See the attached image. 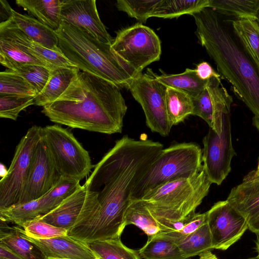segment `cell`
<instances>
[{
    "label": "cell",
    "instance_id": "obj_49",
    "mask_svg": "<svg viewBox=\"0 0 259 259\" xmlns=\"http://www.w3.org/2000/svg\"><path fill=\"white\" fill-rule=\"evenodd\" d=\"M254 171L255 175L256 176L259 177V161H258V165H257V169L256 170H254Z\"/></svg>",
    "mask_w": 259,
    "mask_h": 259
},
{
    "label": "cell",
    "instance_id": "obj_18",
    "mask_svg": "<svg viewBox=\"0 0 259 259\" xmlns=\"http://www.w3.org/2000/svg\"><path fill=\"white\" fill-rule=\"evenodd\" d=\"M0 31L4 32L11 38L25 47L32 55L55 69L76 67L62 53L48 49L27 36L17 27L11 18L0 23Z\"/></svg>",
    "mask_w": 259,
    "mask_h": 259
},
{
    "label": "cell",
    "instance_id": "obj_1",
    "mask_svg": "<svg viewBox=\"0 0 259 259\" xmlns=\"http://www.w3.org/2000/svg\"><path fill=\"white\" fill-rule=\"evenodd\" d=\"M163 149L159 142L125 135L94 166L84 184L98 195L100 232L110 235L123 232L134 188Z\"/></svg>",
    "mask_w": 259,
    "mask_h": 259
},
{
    "label": "cell",
    "instance_id": "obj_43",
    "mask_svg": "<svg viewBox=\"0 0 259 259\" xmlns=\"http://www.w3.org/2000/svg\"><path fill=\"white\" fill-rule=\"evenodd\" d=\"M200 78L207 80L212 77L220 78L221 75L217 73L210 65L206 62H202L197 65L195 69Z\"/></svg>",
    "mask_w": 259,
    "mask_h": 259
},
{
    "label": "cell",
    "instance_id": "obj_40",
    "mask_svg": "<svg viewBox=\"0 0 259 259\" xmlns=\"http://www.w3.org/2000/svg\"><path fill=\"white\" fill-rule=\"evenodd\" d=\"M22 231L27 236L34 239H48L67 235V229L55 227L43 222L37 217L26 222Z\"/></svg>",
    "mask_w": 259,
    "mask_h": 259
},
{
    "label": "cell",
    "instance_id": "obj_5",
    "mask_svg": "<svg viewBox=\"0 0 259 259\" xmlns=\"http://www.w3.org/2000/svg\"><path fill=\"white\" fill-rule=\"evenodd\" d=\"M212 183L202 167L196 175L162 184L144 195L142 200L158 222L161 232L194 214L208 194Z\"/></svg>",
    "mask_w": 259,
    "mask_h": 259
},
{
    "label": "cell",
    "instance_id": "obj_16",
    "mask_svg": "<svg viewBox=\"0 0 259 259\" xmlns=\"http://www.w3.org/2000/svg\"><path fill=\"white\" fill-rule=\"evenodd\" d=\"M20 230L25 236L34 243L46 257L60 259H95V254L88 244L74 239L68 235L48 239L30 238Z\"/></svg>",
    "mask_w": 259,
    "mask_h": 259
},
{
    "label": "cell",
    "instance_id": "obj_32",
    "mask_svg": "<svg viewBox=\"0 0 259 259\" xmlns=\"http://www.w3.org/2000/svg\"><path fill=\"white\" fill-rule=\"evenodd\" d=\"M89 245L99 259H141L138 251L126 247L120 238L96 241Z\"/></svg>",
    "mask_w": 259,
    "mask_h": 259
},
{
    "label": "cell",
    "instance_id": "obj_13",
    "mask_svg": "<svg viewBox=\"0 0 259 259\" xmlns=\"http://www.w3.org/2000/svg\"><path fill=\"white\" fill-rule=\"evenodd\" d=\"M61 178L41 133L35 150L28 176L17 204L28 202L40 198L52 188Z\"/></svg>",
    "mask_w": 259,
    "mask_h": 259
},
{
    "label": "cell",
    "instance_id": "obj_45",
    "mask_svg": "<svg viewBox=\"0 0 259 259\" xmlns=\"http://www.w3.org/2000/svg\"><path fill=\"white\" fill-rule=\"evenodd\" d=\"M1 22H4L11 18L12 9L6 1L0 0Z\"/></svg>",
    "mask_w": 259,
    "mask_h": 259
},
{
    "label": "cell",
    "instance_id": "obj_4",
    "mask_svg": "<svg viewBox=\"0 0 259 259\" xmlns=\"http://www.w3.org/2000/svg\"><path fill=\"white\" fill-rule=\"evenodd\" d=\"M62 54L81 71L127 88L139 73L117 55L111 45L98 40L82 28L62 21L55 30Z\"/></svg>",
    "mask_w": 259,
    "mask_h": 259
},
{
    "label": "cell",
    "instance_id": "obj_21",
    "mask_svg": "<svg viewBox=\"0 0 259 259\" xmlns=\"http://www.w3.org/2000/svg\"><path fill=\"white\" fill-rule=\"evenodd\" d=\"M80 70L75 67L54 70L43 90L34 98V105L44 107L58 99L67 89Z\"/></svg>",
    "mask_w": 259,
    "mask_h": 259
},
{
    "label": "cell",
    "instance_id": "obj_31",
    "mask_svg": "<svg viewBox=\"0 0 259 259\" xmlns=\"http://www.w3.org/2000/svg\"><path fill=\"white\" fill-rule=\"evenodd\" d=\"M166 107L168 118L172 126L184 121L193 114L192 97L183 92L172 88H167L166 89Z\"/></svg>",
    "mask_w": 259,
    "mask_h": 259
},
{
    "label": "cell",
    "instance_id": "obj_28",
    "mask_svg": "<svg viewBox=\"0 0 259 259\" xmlns=\"http://www.w3.org/2000/svg\"><path fill=\"white\" fill-rule=\"evenodd\" d=\"M208 8L221 16L232 17L235 19L256 20L259 11V0H209Z\"/></svg>",
    "mask_w": 259,
    "mask_h": 259
},
{
    "label": "cell",
    "instance_id": "obj_27",
    "mask_svg": "<svg viewBox=\"0 0 259 259\" xmlns=\"http://www.w3.org/2000/svg\"><path fill=\"white\" fill-rule=\"evenodd\" d=\"M206 87L212 100L213 108V126L211 128L220 135L223 116L231 112L232 98L222 84L220 78H210L208 80Z\"/></svg>",
    "mask_w": 259,
    "mask_h": 259
},
{
    "label": "cell",
    "instance_id": "obj_8",
    "mask_svg": "<svg viewBox=\"0 0 259 259\" xmlns=\"http://www.w3.org/2000/svg\"><path fill=\"white\" fill-rule=\"evenodd\" d=\"M111 47L138 73L158 61L161 53L157 35L152 29L140 23L119 31Z\"/></svg>",
    "mask_w": 259,
    "mask_h": 259
},
{
    "label": "cell",
    "instance_id": "obj_30",
    "mask_svg": "<svg viewBox=\"0 0 259 259\" xmlns=\"http://www.w3.org/2000/svg\"><path fill=\"white\" fill-rule=\"evenodd\" d=\"M209 0H161L152 17L171 19L184 14L192 15L208 8Z\"/></svg>",
    "mask_w": 259,
    "mask_h": 259
},
{
    "label": "cell",
    "instance_id": "obj_29",
    "mask_svg": "<svg viewBox=\"0 0 259 259\" xmlns=\"http://www.w3.org/2000/svg\"><path fill=\"white\" fill-rule=\"evenodd\" d=\"M125 224L138 227L147 235L148 238L161 232L158 222L141 199L133 200L125 213Z\"/></svg>",
    "mask_w": 259,
    "mask_h": 259
},
{
    "label": "cell",
    "instance_id": "obj_44",
    "mask_svg": "<svg viewBox=\"0 0 259 259\" xmlns=\"http://www.w3.org/2000/svg\"><path fill=\"white\" fill-rule=\"evenodd\" d=\"M0 259H26L16 254L2 242H0Z\"/></svg>",
    "mask_w": 259,
    "mask_h": 259
},
{
    "label": "cell",
    "instance_id": "obj_34",
    "mask_svg": "<svg viewBox=\"0 0 259 259\" xmlns=\"http://www.w3.org/2000/svg\"><path fill=\"white\" fill-rule=\"evenodd\" d=\"M177 244L186 258L213 249L211 235L207 222Z\"/></svg>",
    "mask_w": 259,
    "mask_h": 259
},
{
    "label": "cell",
    "instance_id": "obj_41",
    "mask_svg": "<svg viewBox=\"0 0 259 259\" xmlns=\"http://www.w3.org/2000/svg\"><path fill=\"white\" fill-rule=\"evenodd\" d=\"M192 98L193 104L192 115L200 117L207 123L209 127L212 128L213 108L207 87L199 94Z\"/></svg>",
    "mask_w": 259,
    "mask_h": 259
},
{
    "label": "cell",
    "instance_id": "obj_24",
    "mask_svg": "<svg viewBox=\"0 0 259 259\" xmlns=\"http://www.w3.org/2000/svg\"><path fill=\"white\" fill-rule=\"evenodd\" d=\"M234 33L248 55L259 69V25L255 20L239 19L230 20Z\"/></svg>",
    "mask_w": 259,
    "mask_h": 259
},
{
    "label": "cell",
    "instance_id": "obj_38",
    "mask_svg": "<svg viewBox=\"0 0 259 259\" xmlns=\"http://www.w3.org/2000/svg\"><path fill=\"white\" fill-rule=\"evenodd\" d=\"M54 70L41 65H26L12 70L24 78L38 94L43 90Z\"/></svg>",
    "mask_w": 259,
    "mask_h": 259
},
{
    "label": "cell",
    "instance_id": "obj_19",
    "mask_svg": "<svg viewBox=\"0 0 259 259\" xmlns=\"http://www.w3.org/2000/svg\"><path fill=\"white\" fill-rule=\"evenodd\" d=\"M11 19L17 27L32 40L48 49L62 53L55 30L37 19L13 9Z\"/></svg>",
    "mask_w": 259,
    "mask_h": 259
},
{
    "label": "cell",
    "instance_id": "obj_26",
    "mask_svg": "<svg viewBox=\"0 0 259 259\" xmlns=\"http://www.w3.org/2000/svg\"><path fill=\"white\" fill-rule=\"evenodd\" d=\"M138 252L144 259H187L177 244L160 233L148 238Z\"/></svg>",
    "mask_w": 259,
    "mask_h": 259
},
{
    "label": "cell",
    "instance_id": "obj_37",
    "mask_svg": "<svg viewBox=\"0 0 259 259\" xmlns=\"http://www.w3.org/2000/svg\"><path fill=\"white\" fill-rule=\"evenodd\" d=\"M161 0H118L116 6L119 11L126 13L141 23H146L152 17L155 8Z\"/></svg>",
    "mask_w": 259,
    "mask_h": 259
},
{
    "label": "cell",
    "instance_id": "obj_9",
    "mask_svg": "<svg viewBox=\"0 0 259 259\" xmlns=\"http://www.w3.org/2000/svg\"><path fill=\"white\" fill-rule=\"evenodd\" d=\"M42 127L33 125L16 147L7 175L0 181V209L16 204L29 175Z\"/></svg>",
    "mask_w": 259,
    "mask_h": 259
},
{
    "label": "cell",
    "instance_id": "obj_11",
    "mask_svg": "<svg viewBox=\"0 0 259 259\" xmlns=\"http://www.w3.org/2000/svg\"><path fill=\"white\" fill-rule=\"evenodd\" d=\"M230 113L222 120V133L218 134L209 127L203 139V168L211 183L220 185L231 170V163L236 154L231 136Z\"/></svg>",
    "mask_w": 259,
    "mask_h": 259
},
{
    "label": "cell",
    "instance_id": "obj_50",
    "mask_svg": "<svg viewBox=\"0 0 259 259\" xmlns=\"http://www.w3.org/2000/svg\"><path fill=\"white\" fill-rule=\"evenodd\" d=\"M246 259H259V256L257 255L254 257H249V258H246Z\"/></svg>",
    "mask_w": 259,
    "mask_h": 259
},
{
    "label": "cell",
    "instance_id": "obj_42",
    "mask_svg": "<svg viewBox=\"0 0 259 259\" xmlns=\"http://www.w3.org/2000/svg\"><path fill=\"white\" fill-rule=\"evenodd\" d=\"M206 222V212L202 213H195L188 217L186 224L180 230L160 232V233L168 237L177 244L181 240L194 232Z\"/></svg>",
    "mask_w": 259,
    "mask_h": 259
},
{
    "label": "cell",
    "instance_id": "obj_7",
    "mask_svg": "<svg viewBox=\"0 0 259 259\" xmlns=\"http://www.w3.org/2000/svg\"><path fill=\"white\" fill-rule=\"evenodd\" d=\"M42 134L61 177L80 181L89 174L94 166L89 153L69 130L47 125Z\"/></svg>",
    "mask_w": 259,
    "mask_h": 259
},
{
    "label": "cell",
    "instance_id": "obj_12",
    "mask_svg": "<svg viewBox=\"0 0 259 259\" xmlns=\"http://www.w3.org/2000/svg\"><path fill=\"white\" fill-rule=\"evenodd\" d=\"M206 214L213 249L227 250L248 229L244 218L226 200L215 203Z\"/></svg>",
    "mask_w": 259,
    "mask_h": 259
},
{
    "label": "cell",
    "instance_id": "obj_51",
    "mask_svg": "<svg viewBox=\"0 0 259 259\" xmlns=\"http://www.w3.org/2000/svg\"><path fill=\"white\" fill-rule=\"evenodd\" d=\"M255 21H256V22L257 23L258 25H259V11H258V14L257 18V19H256V20Z\"/></svg>",
    "mask_w": 259,
    "mask_h": 259
},
{
    "label": "cell",
    "instance_id": "obj_10",
    "mask_svg": "<svg viewBox=\"0 0 259 259\" xmlns=\"http://www.w3.org/2000/svg\"><path fill=\"white\" fill-rule=\"evenodd\" d=\"M134 99L141 105L147 126L152 132L168 136L172 125L167 114V87L151 75L138 74L127 87Z\"/></svg>",
    "mask_w": 259,
    "mask_h": 259
},
{
    "label": "cell",
    "instance_id": "obj_6",
    "mask_svg": "<svg viewBox=\"0 0 259 259\" xmlns=\"http://www.w3.org/2000/svg\"><path fill=\"white\" fill-rule=\"evenodd\" d=\"M202 150L194 143H179L163 148L134 188L132 199H141L158 186L180 178H190L202 169Z\"/></svg>",
    "mask_w": 259,
    "mask_h": 259
},
{
    "label": "cell",
    "instance_id": "obj_2",
    "mask_svg": "<svg viewBox=\"0 0 259 259\" xmlns=\"http://www.w3.org/2000/svg\"><path fill=\"white\" fill-rule=\"evenodd\" d=\"M127 106L120 88L79 71L67 89L41 112L51 121L106 134L121 133Z\"/></svg>",
    "mask_w": 259,
    "mask_h": 259
},
{
    "label": "cell",
    "instance_id": "obj_36",
    "mask_svg": "<svg viewBox=\"0 0 259 259\" xmlns=\"http://www.w3.org/2000/svg\"><path fill=\"white\" fill-rule=\"evenodd\" d=\"M36 91L22 76L8 69L0 73V95L35 97Z\"/></svg>",
    "mask_w": 259,
    "mask_h": 259
},
{
    "label": "cell",
    "instance_id": "obj_35",
    "mask_svg": "<svg viewBox=\"0 0 259 259\" xmlns=\"http://www.w3.org/2000/svg\"><path fill=\"white\" fill-rule=\"evenodd\" d=\"M40 204L39 198L28 202L15 204L0 209L1 220L11 222L22 228L26 222L41 215Z\"/></svg>",
    "mask_w": 259,
    "mask_h": 259
},
{
    "label": "cell",
    "instance_id": "obj_39",
    "mask_svg": "<svg viewBox=\"0 0 259 259\" xmlns=\"http://www.w3.org/2000/svg\"><path fill=\"white\" fill-rule=\"evenodd\" d=\"M35 97L0 95V117L16 120L19 113L27 107L34 105Z\"/></svg>",
    "mask_w": 259,
    "mask_h": 259
},
{
    "label": "cell",
    "instance_id": "obj_15",
    "mask_svg": "<svg viewBox=\"0 0 259 259\" xmlns=\"http://www.w3.org/2000/svg\"><path fill=\"white\" fill-rule=\"evenodd\" d=\"M226 200L244 218L251 232L259 233V177L254 170L232 189Z\"/></svg>",
    "mask_w": 259,
    "mask_h": 259
},
{
    "label": "cell",
    "instance_id": "obj_47",
    "mask_svg": "<svg viewBox=\"0 0 259 259\" xmlns=\"http://www.w3.org/2000/svg\"><path fill=\"white\" fill-rule=\"evenodd\" d=\"M256 235L255 243V250L257 253V256H259V233L255 234Z\"/></svg>",
    "mask_w": 259,
    "mask_h": 259
},
{
    "label": "cell",
    "instance_id": "obj_48",
    "mask_svg": "<svg viewBox=\"0 0 259 259\" xmlns=\"http://www.w3.org/2000/svg\"><path fill=\"white\" fill-rule=\"evenodd\" d=\"M4 171L6 174H7L8 170L6 169V167L2 164H1V176H2Z\"/></svg>",
    "mask_w": 259,
    "mask_h": 259
},
{
    "label": "cell",
    "instance_id": "obj_52",
    "mask_svg": "<svg viewBox=\"0 0 259 259\" xmlns=\"http://www.w3.org/2000/svg\"><path fill=\"white\" fill-rule=\"evenodd\" d=\"M45 259H60V258H53V257H46ZM95 259H99L98 258H96Z\"/></svg>",
    "mask_w": 259,
    "mask_h": 259
},
{
    "label": "cell",
    "instance_id": "obj_14",
    "mask_svg": "<svg viewBox=\"0 0 259 259\" xmlns=\"http://www.w3.org/2000/svg\"><path fill=\"white\" fill-rule=\"evenodd\" d=\"M95 0H62V21L81 28L100 41L111 45L114 39L101 21Z\"/></svg>",
    "mask_w": 259,
    "mask_h": 259
},
{
    "label": "cell",
    "instance_id": "obj_46",
    "mask_svg": "<svg viewBox=\"0 0 259 259\" xmlns=\"http://www.w3.org/2000/svg\"><path fill=\"white\" fill-rule=\"evenodd\" d=\"M198 259H219L210 250H207L199 255Z\"/></svg>",
    "mask_w": 259,
    "mask_h": 259
},
{
    "label": "cell",
    "instance_id": "obj_23",
    "mask_svg": "<svg viewBox=\"0 0 259 259\" xmlns=\"http://www.w3.org/2000/svg\"><path fill=\"white\" fill-rule=\"evenodd\" d=\"M150 74L167 88L183 92L192 98L199 94L206 87L208 80H202L198 76L195 69L187 68L181 73L160 75L151 72Z\"/></svg>",
    "mask_w": 259,
    "mask_h": 259
},
{
    "label": "cell",
    "instance_id": "obj_33",
    "mask_svg": "<svg viewBox=\"0 0 259 259\" xmlns=\"http://www.w3.org/2000/svg\"><path fill=\"white\" fill-rule=\"evenodd\" d=\"M80 185V181L61 177L52 188L40 198V214H47L55 208Z\"/></svg>",
    "mask_w": 259,
    "mask_h": 259
},
{
    "label": "cell",
    "instance_id": "obj_22",
    "mask_svg": "<svg viewBox=\"0 0 259 259\" xmlns=\"http://www.w3.org/2000/svg\"><path fill=\"white\" fill-rule=\"evenodd\" d=\"M62 0H17L16 4L42 23L57 30L62 21L60 17Z\"/></svg>",
    "mask_w": 259,
    "mask_h": 259
},
{
    "label": "cell",
    "instance_id": "obj_17",
    "mask_svg": "<svg viewBox=\"0 0 259 259\" xmlns=\"http://www.w3.org/2000/svg\"><path fill=\"white\" fill-rule=\"evenodd\" d=\"M91 193L85 185L80 186L58 206L37 218L55 227L69 230L79 216Z\"/></svg>",
    "mask_w": 259,
    "mask_h": 259
},
{
    "label": "cell",
    "instance_id": "obj_25",
    "mask_svg": "<svg viewBox=\"0 0 259 259\" xmlns=\"http://www.w3.org/2000/svg\"><path fill=\"white\" fill-rule=\"evenodd\" d=\"M0 242L26 259L46 258L40 250L21 232L20 227H9L7 224L1 227Z\"/></svg>",
    "mask_w": 259,
    "mask_h": 259
},
{
    "label": "cell",
    "instance_id": "obj_20",
    "mask_svg": "<svg viewBox=\"0 0 259 259\" xmlns=\"http://www.w3.org/2000/svg\"><path fill=\"white\" fill-rule=\"evenodd\" d=\"M0 62L10 70L26 65H38L56 69L32 55L25 47L2 31H0Z\"/></svg>",
    "mask_w": 259,
    "mask_h": 259
},
{
    "label": "cell",
    "instance_id": "obj_3",
    "mask_svg": "<svg viewBox=\"0 0 259 259\" xmlns=\"http://www.w3.org/2000/svg\"><path fill=\"white\" fill-rule=\"evenodd\" d=\"M195 34L216 64L219 74L227 80L237 97L253 114L259 131V69L221 15L205 8L192 15Z\"/></svg>",
    "mask_w": 259,
    "mask_h": 259
}]
</instances>
